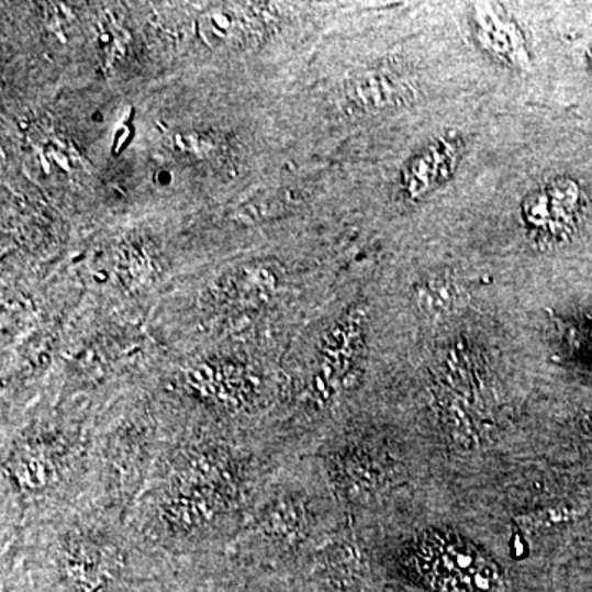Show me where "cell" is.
<instances>
[{
    "mask_svg": "<svg viewBox=\"0 0 592 592\" xmlns=\"http://www.w3.org/2000/svg\"><path fill=\"white\" fill-rule=\"evenodd\" d=\"M164 423L160 455L129 525L158 554L230 550L276 468V446Z\"/></svg>",
    "mask_w": 592,
    "mask_h": 592,
    "instance_id": "1",
    "label": "cell"
},
{
    "mask_svg": "<svg viewBox=\"0 0 592 592\" xmlns=\"http://www.w3.org/2000/svg\"><path fill=\"white\" fill-rule=\"evenodd\" d=\"M99 413L35 402L2 418V540L88 491Z\"/></svg>",
    "mask_w": 592,
    "mask_h": 592,
    "instance_id": "2",
    "label": "cell"
},
{
    "mask_svg": "<svg viewBox=\"0 0 592 592\" xmlns=\"http://www.w3.org/2000/svg\"><path fill=\"white\" fill-rule=\"evenodd\" d=\"M425 573L445 592H502L498 568L465 547H428Z\"/></svg>",
    "mask_w": 592,
    "mask_h": 592,
    "instance_id": "3",
    "label": "cell"
},
{
    "mask_svg": "<svg viewBox=\"0 0 592 592\" xmlns=\"http://www.w3.org/2000/svg\"><path fill=\"white\" fill-rule=\"evenodd\" d=\"M527 220L537 230H548L558 236L568 227H573L580 214V190L570 181H561L554 187L534 194L525 208Z\"/></svg>",
    "mask_w": 592,
    "mask_h": 592,
    "instance_id": "4",
    "label": "cell"
},
{
    "mask_svg": "<svg viewBox=\"0 0 592 592\" xmlns=\"http://www.w3.org/2000/svg\"><path fill=\"white\" fill-rule=\"evenodd\" d=\"M415 300L423 313L429 316H446L461 306L466 292L453 277H428L416 286Z\"/></svg>",
    "mask_w": 592,
    "mask_h": 592,
    "instance_id": "5",
    "label": "cell"
},
{
    "mask_svg": "<svg viewBox=\"0 0 592 592\" xmlns=\"http://www.w3.org/2000/svg\"><path fill=\"white\" fill-rule=\"evenodd\" d=\"M478 30L485 43L492 46L498 55L507 56L511 62H524V38L511 22L499 19L491 10H481Z\"/></svg>",
    "mask_w": 592,
    "mask_h": 592,
    "instance_id": "6",
    "label": "cell"
},
{
    "mask_svg": "<svg viewBox=\"0 0 592 592\" xmlns=\"http://www.w3.org/2000/svg\"><path fill=\"white\" fill-rule=\"evenodd\" d=\"M578 511L573 507H550L547 511L532 512V514L521 515L517 518L518 527L525 532L540 530V528L551 527V525L563 524L578 517Z\"/></svg>",
    "mask_w": 592,
    "mask_h": 592,
    "instance_id": "7",
    "label": "cell"
}]
</instances>
